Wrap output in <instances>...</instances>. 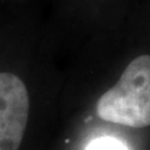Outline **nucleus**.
I'll return each instance as SVG.
<instances>
[{
    "mask_svg": "<svg viewBox=\"0 0 150 150\" xmlns=\"http://www.w3.org/2000/svg\"><path fill=\"white\" fill-rule=\"evenodd\" d=\"M96 114L104 121L129 128L150 126V55L128 64L119 80L99 98Z\"/></svg>",
    "mask_w": 150,
    "mask_h": 150,
    "instance_id": "nucleus-1",
    "label": "nucleus"
},
{
    "mask_svg": "<svg viewBox=\"0 0 150 150\" xmlns=\"http://www.w3.org/2000/svg\"><path fill=\"white\" fill-rule=\"evenodd\" d=\"M30 110L25 83L10 71H0V150H19Z\"/></svg>",
    "mask_w": 150,
    "mask_h": 150,
    "instance_id": "nucleus-2",
    "label": "nucleus"
},
{
    "mask_svg": "<svg viewBox=\"0 0 150 150\" xmlns=\"http://www.w3.org/2000/svg\"><path fill=\"white\" fill-rule=\"evenodd\" d=\"M89 150H125V149L118 142H114L111 139H101L91 144Z\"/></svg>",
    "mask_w": 150,
    "mask_h": 150,
    "instance_id": "nucleus-3",
    "label": "nucleus"
}]
</instances>
